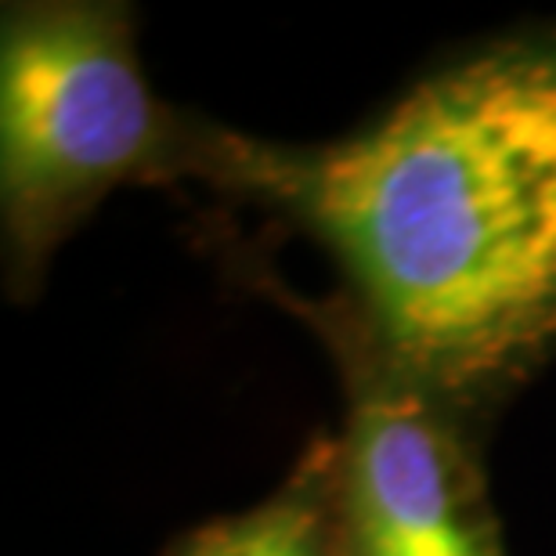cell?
<instances>
[{"mask_svg": "<svg viewBox=\"0 0 556 556\" xmlns=\"http://www.w3.org/2000/svg\"><path fill=\"white\" fill-rule=\"evenodd\" d=\"M264 275V293L318 332L343 383V556H509L488 495L481 422L372 348L332 296H296Z\"/></svg>", "mask_w": 556, "mask_h": 556, "instance_id": "3957f363", "label": "cell"}, {"mask_svg": "<svg viewBox=\"0 0 556 556\" xmlns=\"http://www.w3.org/2000/svg\"><path fill=\"white\" fill-rule=\"evenodd\" d=\"M163 556H343L337 438L311 433L268 498L181 531Z\"/></svg>", "mask_w": 556, "mask_h": 556, "instance_id": "277c9868", "label": "cell"}, {"mask_svg": "<svg viewBox=\"0 0 556 556\" xmlns=\"http://www.w3.org/2000/svg\"><path fill=\"white\" fill-rule=\"evenodd\" d=\"M337 264L372 348L488 427L556 358V18L455 48L358 130H236L217 185Z\"/></svg>", "mask_w": 556, "mask_h": 556, "instance_id": "6da1fadb", "label": "cell"}, {"mask_svg": "<svg viewBox=\"0 0 556 556\" xmlns=\"http://www.w3.org/2000/svg\"><path fill=\"white\" fill-rule=\"evenodd\" d=\"M231 127L152 91L138 11L18 0L0 18V239L8 296L29 304L51 257L116 188H217Z\"/></svg>", "mask_w": 556, "mask_h": 556, "instance_id": "7a4b0ae2", "label": "cell"}]
</instances>
